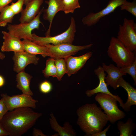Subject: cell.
<instances>
[{
  "label": "cell",
  "mask_w": 136,
  "mask_h": 136,
  "mask_svg": "<svg viewBox=\"0 0 136 136\" xmlns=\"http://www.w3.org/2000/svg\"><path fill=\"white\" fill-rule=\"evenodd\" d=\"M5 58V55L4 53L0 52V59L3 60Z\"/></svg>",
  "instance_id": "37"
},
{
  "label": "cell",
  "mask_w": 136,
  "mask_h": 136,
  "mask_svg": "<svg viewBox=\"0 0 136 136\" xmlns=\"http://www.w3.org/2000/svg\"><path fill=\"white\" fill-rule=\"evenodd\" d=\"M0 26H6L8 23H12L15 15L8 5L0 12Z\"/></svg>",
  "instance_id": "24"
},
{
  "label": "cell",
  "mask_w": 136,
  "mask_h": 136,
  "mask_svg": "<svg viewBox=\"0 0 136 136\" xmlns=\"http://www.w3.org/2000/svg\"><path fill=\"white\" fill-rule=\"evenodd\" d=\"M103 66L105 72L107 73V75L105 78V82L107 86L110 85L115 90L118 88L117 82L119 79L126 74L122 71L120 68L115 66L112 64L107 65L103 63Z\"/></svg>",
  "instance_id": "16"
},
{
  "label": "cell",
  "mask_w": 136,
  "mask_h": 136,
  "mask_svg": "<svg viewBox=\"0 0 136 136\" xmlns=\"http://www.w3.org/2000/svg\"><path fill=\"white\" fill-rule=\"evenodd\" d=\"M43 1L32 0L29 2L21 12L19 19L20 23H28L32 20L39 13Z\"/></svg>",
  "instance_id": "15"
},
{
  "label": "cell",
  "mask_w": 136,
  "mask_h": 136,
  "mask_svg": "<svg viewBox=\"0 0 136 136\" xmlns=\"http://www.w3.org/2000/svg\"><path fill=\"white\" fill-rule=\"evenodd\" d=\"M105 72L103 67L100 66L94 70V73L99 80V84L96 88L92 90H87L85 92L86 95L88 97H91L95 94L99 93L108 94L114 97L119 102L120 106L123 109L124 103L123 100L118 95H113L109 90L105 82L106 74Z\"/></svg>",
  "instance_id": "11"
},
{
  "label": "cell",
  "mask_w": 136,
  "mask_h": 136,
  "mask_svg": "<svg viewBox=\"0 0 136 136\" xmlns=\"http://www.w3.org/2000/svg\"><path fill=\"white\" fill-rule=\"evenodd\" d=\"M42 73L46 77L48 78L49 77H56L57 70L55 64V59L50 57L47 60L45 67L43 70Z\"/></svg>",
  "instance_id": "25"
},
{
  "label": "cell",
  "mask_w": 136,
  "mask_h": 136,
  "mask_svg": "<svg viewBox=\"0 0 136 136\" xmlns=\"http://www.w3.org/2000/svg\"><path fill=\"white\" fill-rule=\"evenodd\" d=\"M36 55L25 51L14 52L12 58L14 62L13 70L18 73L24 71L25 68L28 64H37L39 58Z\"/></svg>",
  "instance_id": "12"
},
{
  "label": "cell",
  "mask_w": 136,
  "mask_h": 136,
  "mask_svg": "<svg viewBox=\"0 0 136 136\" xmlns=\"http://www.w3.org/2000/svg\"><path fill=\"white\" fill-rule=\"evenodd\" d=\"M76 31V25L74 18L72 17L70 24L68 29L61 33L53 37L39 36L35 33L32 34V41L42 46L52 44L54 45L63 44H72Z\"/></svg>",
  "instance_id": "4"
},
{
  "label": "cell",
  "mask_w": 136,
  "mask_h": 136,
  "mask_svg": "<svg viewBox=\"0 0 136 136\" xmlns=\"http://www.w3.org/2000/svg\"><path fill=\"white\" fill-rule=\"evenodd\" d=\"M121 70L130 75L133 79L134 85H136V59L131 65L127 66L120 68Z\"/></svg>",
  "instance_id": "27"
},
{
  "label": "cell",
  "mask_w": 136,
  "mask_h": 136,
  "mask_svg": "<svg viewBox=\"0 0 136 136\" xmlns=\"http://www.w3.org/2000/svg\"><path fill=\"white\" fill-rule=\"evenodd\" d=\"M42 115L30 107L18 108L8 111L0 123L8 135L21 136L31 128Z\"/></svg>",
  "instance_id": "1"
},
{
  "label": "cell",
  "mask_w": 136,
  "mask_h": 136,
  "mask_svg": "<svg viewBox=\"0 0 136 136\" xmlns=\"http://www.w3.org/2000/svg\"><path fill=\"white\" fill-rule=\"evenodd\" d=\"M32 0H24V4L25 6L30 2Z\"/></svg>",
  "instance_id": "38"
},
{
  "label": "cell",
  "mask_w": 136,
  "mask_h": 136,
  "mask_svg": "<svg viewBox=\"0 0 136 136\" xmlns=\"http://www.w3.org/2000/svg\"><path fill=\"white\" fill-rule=\"evenodd\" d=\"M95 100L99 104L100 108L107 115L109 121L112 124L124 118L126 114L118 108L117 100L112 96L106 93H96Z\"/></svg>",
  "instance_id": "5"
},
{
  "label": "cell",
  "mask_w": 136,
  "mask_h": 136,
  "mask_svg": "<svg viewBox=\"0 0 136 136\" xmlns=\"http://www.w3.org/2000/svg\"><path fill=\"white\" fill-rule=\"evenodd\" d=\"M111 126V125L110 124L104 130L93 134L90 136H106V133L108 131Z\"/></svg>",
  "instance_id": "32"
},
{
  "label": "cell",
  "mask_w": 136,
  "mask_h": 136,
  "mask_svg": "<svg viewBox=\"0 0 136 136\" xmlns=\"http://www.w3.org/2000/svg\"><path fill=\"white\" fill-rule=\"evenodd\" d=\"M117 126L120 131V136H133L132 133L136 128L135 123L130 118H128L125 123L121 121H118Z\"/></svg>",
  "instance_id": "22"
},
{
  "label": "cell",
  "mask_w": 136,
  "mask_h": 136,
  "mask_svg": "<svg viewBox=\"0 0 136 136\" xmlns=\"http://www.w3.org/2000/svg\"><path fill=\"white\" fill-rule=\"evenodd\" d=\"M76 113L77 124L85 133V136H90L102 131L109 121L101 108L94 103L82 105L78 109Z\"/></svg>",
  "instance_id": "2"
},
{
  "label": "cell",
  "mask_w": 136,
  "mask_h": 136,
  "mask_svg": "<svg viewBox=\"0 0 136 136\" xmlns=\"http://www.w3.org/2000/svg\"><path fill=\"white\" fill-rule=\"evenodd\" d=\"M117 88L123 87L127 93L128 98L126 102L124 104L123 109L126 112H129L131 106L136 105V89L125 80L122 77L117 81Z\"/></svg>",
  "instance_id": "18"
},
{
  "label": "cell",
  "mask_w": 136,
  "mask_h": 136,
  "mask_svg": "<svg viewBox=\"0 0 136 136\" xmlns=\"http://www.w3.org/2000/svg\"><path fill=\"white\" fill-rule=\"evenodd\" d=\"M107 52L116 66L120 68L129 65L136 59V54L133 52L114 37L111 38Z\"/></svg>",
  "instance_id": "3"
},
{
  "label": "cell",
  "mask_w": 136,
  "mask_h": 136,
  "mask_svg": "<svg viewBox=\"0 0 136 136\" xmlns=\"http://www.w3.org/2000/svg\"><path fill=\"white\" fill-rule=\"evenodd\" d=\"M93 45V44H90L81 46L66 44L54 45L49 44L45 46L47 47L48 56L55 59L57 58L64 59L68 56L74 55L80 51L90 48Z\"/></svg>",
  "instance_id": "8"
},
{
  "label": "cell",
  "mask_w": 136,
  "mask_h": 136,
  "mask_svg": "<svg viewBox=\"0 0 136 136\" xmlns=\"http://www.w3.org/2000/svg\"><path fill=\"white\" fill-rule=\"evenodd\" d=\"M121 10H126L136 17V1L134 0L132 2L126 1L120 6Z\"/></svg>",
  "instance_id": "28"
},
{
  "label": "cell",
  "mask_w": 136,
  "mask_h": 136,
  "mask_svg": "<svg viewBox=\"0 0 136 136\" xmlns=\"http://www.w3.org/2000/svg\"><path fill=\"white\" fill-rule=\"evenodd\" d=\"M23 4L24 0H18L15 3H12L10 6L11 10L15 15L21 12L23 9L22 7Z\"/></svg>",
  "instance_id": "29"
},
{
  "label": "cell",
  "mask_w": 136,
  "mask_h": 136,
  "mask_svg": "<svg viewBox=\"0 0 136 136\" xmlns=\"http://www.w3.org/2000/svg\"><path fill=\"white\" fill-rule=\"evenodd\" d=\"M45 2L48 5L47 9H43V18L49 22V28L46 33V36H50L51 28L53 19L57 13L61 11L60 0H49Z\"/></svg>",
  "instance_id": "17"
},
{
  "label": "cell",
  "mask_w": 136,
  "mask_h": 136,
  "mask_svg": "<svg viewBox=\"0 0 136 136\" xmlns=\"http://www.w3.org/2000/svg\"><path fill=\"white\" fill-rule=\"evenodd\" d=\"M55 59L57 73L56 77L59 81H60L64 74L66 73V67L65 60L63 58Z\"/></svg>",
  "instance_id": "26"
},
{
  "label": "cell",
  "mask_w": 136,
  "mask_h": 136,
  "mask_svg": "<svg viewBox=\"0 0 136 136\" xmlns=\"http://www.w3.org/2000/svg\"><path fill=\"white\" fill-rule=\"evenodd\" d=\"M32 77V76L25 73L24 71L18 73L16 75V87L22 91V93L31 96L33 95L30 87L31 80Z\"/></svg>",
  "instance_id": "20"
},
{
  "label": "cell",
  "mask_w": 136,
  "mask_h": 136,
  "mask_svg": "<svg viewBox=\"0 0 136 136\" xmlns=\"http://www.w3.org/2000/svg\"><path fill=\"white\" fill-rule=\"evenodd\" d=\"M5 83V80L4 77L0 75V87L3 86Z\"/></svg>",
  "instance_id": "36"
},
{
  "label": "cell",
  "mask_w": 136,
  "mask_h": 136,
  "mask_svg": "<svg viewBox=\"0 0 136 136\" xmlns=\"http://www.w3.org/2000/svg\"><path fill=\"white\" fill-rule=\"evenodd\" d=\"M117 39L132 52L136 51V25L133 19H124L119 25Z\"/></svg>",
  "instance_id": "7"
},
{
  "label": "cell",
  "mask_w": 136,
  "mask_h": 136,
  "mask_svg": "<svg viewBox=\"0 0 136 136\" xmlns=\"http://www.w3.org/2000/svg\"><path fill=\"white\" fill-rule=\"evenodd\" d=\"M49 122L51 128L57 132L60 136H74L76 135L75 131L68 122L64 123L63 127L58 124L56 119L52 113L50 114Z\"/></svg>",
  "instance_id": "19"
},
{
  "label": "cell",
  "mask_w": 136,
  "mask_h": 136,
  "mask_svg": "<svg viewBox=\"0 0 136 136\" xmlns=\"http://www.w3.org/2000/svg\"><path fill=\"white\" fill-rule=\"evenodd\" d=\"M9 111L2 98L0 100V122L3 117Z\"/></svg>",
  "instance_id": "31"
},
{
  "label": "cell",
  "mask_w": 136,
  "mask_h": 136,
  "mask_svg": "<svg viewBox=\"0 0 136 136\" xmlns=\"http://www.w3.org/2000/svg\"><path fill=\"white\" fill-rule=\"evenodd\" d=\"M22 42L25 51L33 54H40L44 57L48 56L46 46L38 45L27 39H23Z\"/></svg>",
  "instance_id": "21"
},
{
  "label": "cell",
  "mask_w": 136,
  "mask_h": 136,
  "mask_svg": "<svg viewBox=\"0 0 136 136\" xmlns=\"http://www.w3.org/2000/svg\"><path fill=\"white\" fill-rule=\"evenodd\" d=\"M4 41L1 47L3 52L13 51L14 52L24 51L22 41L9 32H2Z\"/></svg>",
  "instance_id": "14"
},
{
  "label": "cell",
  "mask_w": 136,
  "mask_h": 136,
  "mask_svg": "<svg viewBox=\"0 0 136 136\" xmlns=\"http://www.w3.org/2000/svg\"><path fill=\"white\" fill-rule=\"evenodd\" d=\"M127 0H110L106 7L101 11L96 13H90L83 17L82 22L83 24L90 26L96 24L104 17L113 12Z\"/></svg>",
  "instance_id": "10"
},
{
  "label": "cell",
  "mask_w": 136,
  "mask_h": 136,
  "mask_svg": "<svg viewBox=\"0 0 136 136\" xmlns=\"http://www.w3.org/2000/svg\"><path fill=\"white\" fill-rule=\"evenodd\" d=\"M32 135L33 136H47L44 134L40 130L34 128L32 132Z\"/></svg>",
  "instance_id": "34"
},
{
  "label": "cell",
  "mask_w": 136,
  "mask_h": 136,
  "mask_svg": "<svg viewBox=\"0 0 136 136\" xmlns=\"http://www.w3.org/2000/svg\"><path fill=\"white\" fill-rule=\"evenodd\" d=\"M92 55V53L89 52L80 56H70L64 58L66 67V74L70 77L76 73L83 67Z\"/></svg>",
  "instance_id": "13"
},
{
  "label": "cell",
  "mask_w": 136,
  "mask_h": 136,
  "mask_svg": "<svg viewBox=\"0 0 136 136\" xmlns=\"http://www.w3.org/2000/svg\"><path fill=\"white\" fill-rule=\"evenodd\" d=\"M8 135V134L0 123V136Z\"/></svg>",
  "instance_id": "35"
},
{
  "label": "cell",
  "mask_w": 136,
  "mask_h": 136,
  "mask_svg": "<svg viewBox=\"0 0 136 136\" xmlns=\"http://www.w3.org/2000/svg\"><path fill=\"white\" fill-rule=\"evenodd\" d=\"M52 89L51 83L47 81H45L42 82L39 86L40 91L44 93H47L50 92Z\"/></svg>",
  "instance_id": "30"
},
{
  "label": "cell",
  "mask_w": 136,
  "mask_h": 136,
  "mask_svg": "<svg viewBox=\"0 0 136 136\" xmlns=\"http://www.w3.org/2000/svg\"><path fill=\"white\" fill-rule=\"evenodd\" d=\"M9 111L18 108L28 107L35 109L38 100L31 96L22 93L10 96L6 93L1 95Z\"/></svg>",
  "instance_id": "9"
},
{
  "label": "cell",
  "mask_w": 136,
  "mask_h": 136,
  "mask_svg": "<svg viewBox=\"0 0 136 136\" xmlns=\"http://www.w3.org/2000/svg\"><path fill=\"white\" fill-rule=\"evenodd\" d=\"M61 11L65 14L73 13L76 9L80 7L79 0H60Z\"/></svg>",
  "instance_id": "23"
},
{
  "label": "cell",
  "mask_w": 136,
  "mask_h": 136,
  "mask_svg": "<svg viewBox=\"0 0 136 136\" xmlns=\"http://www.w3.org/2000/svg\"><path fill=\"white\" fill-rule=\"evenodd\" d=\"M44 8L40 10L39 13L32 21L28 23L18 24H8L7 28L8 32L20 39H27L32 41V31L39 28V25L42 23L40 20V16Z\"/></svg>",
  "instance_id": "6"
},
{
  "label": "cell",
  "mask_w": 136,
  "mask_h": 136,
  "mask_svg": "<svg viewBox=\"0 0 136 136\" xmlns=\"http://www.w3.org/2000/svg\"><path fill=\"white\" fill-rule=\"evenodd\" d=\"M13 0H0V12Z\"/></svg>",
  "instance_id": "33"
}]
</instances>
